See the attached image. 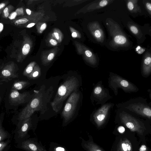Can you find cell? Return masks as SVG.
<instances>
[{"label":"cell","instance_id":"6da1fadb","mask_svg":"<svg viewBox=\"0 0 151 151\" xmlns=\"http://www.w3.org/2000/svg\"><path fill=\"white\" fill-rule=\"evenodd\" d=\"M79 85V81L75 77L67 79L58 88L53 101L51 103L53 110L58 112L61 109L64 101L73 91H75Z\"/></svg>","mask_w":151,"mask_h":151},{"label":"cell","instance_id":"7a4b0ae2","mask_svg":"<svg viewBox=\"0 0 151 151\" xmlns=\"http://www.w3.org/2000/svg\"><path fill=\"white\" fill-rule=\"evenodd\" d=\"M117 107L120 109H125L142 116L151 119V108L147 101L141 97L130 99L125 102L119 104Z\"/></svg>","mask_w":151,"mask_h":151},{"label":"cell","instance_id":"3957f363","mask_svg":"<svg viewBox=\"0 0 151 151\" xmlns=\"http://www.w3.org/2000/svg\"><path fill=\"white\" fill-rule=\"evenodd\" d=\"M106 24L111 37L109 44L111 47L116 49L129 46V40L116 22L109 19Z\"/></svg>","mask_w":151,"mask_h":151},{"label":"cell","instance_id":"277c9868","mask_svg":"<svg viewBox=\"0 0 151 151\" xmlns=\"http://www.w3.org/2000/svg\"><path fill=\"white\" fill-rule=\"evenodd\" d=\"M108 78L109 86L115 96L118 93V89L121 88L125 93L136 92L138 88L133 83L116 74L110 72Z\"/></svg>","mask_w":151,"mask_h":151},{"label":"cell","instance_id":"5b68a950","mask_svg":"<svg viewBox=\"0 0 151 151\" xmlns=\"http://www.w3.org/2000/svg\"><path fill=\"white\" fill-rule=\"evenodd\" d=\"M42 91L41 89L37 91L32 99L19 113L18 118L19 121L30 117L35 111L41 109L43 104Z\"/></svg>","mask_w":151,"mask_h":151},{"label":"cell","instance_id":"8992f818","mask_svg":"<svg viewBox=\"0 0 151 151\" xmlns=\"http://www.w3.org/2000/svg\"><path fill=\"white\" fill-rule=\"evenodd\" d=\"M117 113L121 122L131 131L142 134L143 127L139 121L136 117L121 109L118 110Z\"/></svg>","mask_w":151,"mask_h":151},{"label":"cell","instance_id":"52a82bcc","mask_svg":"<svg viewBox=\"0 0 151 151\" xmlns=\"http://www.w3.org/2000/svg\"><path fill=\"white\" fill-rule=\"evenodd\" d=\"M80 97L79 93L76 91L72 93L69 97L62 113L65 122H68L73 116Z\"/></svg>","mask_w":151,"mask_h":151},{"label":"cell","instance_id":"ba28073f","mask_svg":"<svg viewBox=\"0 0 151 151\" xmlns=\"http://www.w3.org/2000/svg\"><path fill=\"white\" fill-rule=\"evenodd\" d=\"M17 65L13 61L6 63L0 71V79L2 81H8L18 77Z\"/></svg>","mask_w":151,"mask_h":151},{"label":"cell","instance_id":"9c48e42d","mask_svg":"<svg viewBox=\"0 0 151 151\" xmlns=\"http://www.w3.org/2000/svg\"><path fill=\"white\" fill-rule=\"evenodd\" d=\"M114 104L112 103H108L102 106L94 113L93 118L94 122L99 127L102 125L107 119L110 110Z\"/></svg>","mask_w":151,"mask_h":151},{"label":"cell","instance_id":"30bf717a","mask_svg":"<svg viewBox=\"0 0 151 151\" xmlns=\"http://www.w3.org/2000/svg\"><path fill=\"white\" fill-rule=\"evenodd\" d=\"M93 98L97 104L103 105L111 98L108 90L99 82L95 86L92 93Z\"/></svg>","mask_w":151,"mask_h":151},{"label":"cell","instance_id":"8fae6325","mask_svg":"<svg viewBox=\"0 0 151 151\" xmlns=\"http://www.w3.org/2000/svg\"><path fill=\"white\" fill-rule=\"evenodd\" d=\"M28 93H20L17 90L12 89L9 96V102L14 105H17L24 103L28 96Z\"/></svg>","mask_w":151,"mask_h":151},{"label":"cell","instance_id":"7c38bea8","mask_svg":"<svg viewBox=\"0 0 151 151\" xmlns=\"http://www.w3.org/2000/svg\"><path fill=\"white\" fill-rule=\"evenodd\" d=\"M89 28L95 39L99 42H103L104 39V33L99 23L97 22H92L89 25Z\"/></svg>","mask_w":151,"mask_h":151},{"label":"cell","instance_id":"4fadbf2b","mask_svg":"<svg viewBox=\"0 0 151 151\" xmlns=\"http://www.w3.org/2000/svg\"><path fill=\"white\" fill-rule=\"evenodd\" d=\"M151 73V54L148 52H146L143 57L141 68V73L144 77H147Z\"/></svg>","mask_w":151,"mask_h":151},{"label":"cell","instance_id":"5bb4252c","mask_svg":"<svg viewBox=\"0 0 151 151\" xmlns=\"http://www.w3.org/2000/svg\"><path fill=\"white\" fill-rule=\"evenodd\" d=\"M27 37L24 38V40L19 51V53L17 58L18 62H22L30 50L31 45L29 43Z\"/></svg>","mask_w":151,"mask_h":151},{"label":"cell","instance_id":"9a60e30c","mask_svg":"<svg viewBox=\"0 0 151 151\" xmlns=\"http://www.w3.org/2000/svg\"><path fill=\"white\" fill-rule=\"evenodd\" d=\"M21 147L27 151H44L42 147L38 144L30 139L22 142Z\"/></svg>","mask_w":151,"mask_h":151},{"label":"cell","instance_id":"2e32d148","mask_svg":"<svg viewBox=\"0 0 151 151\" xmlns=\"http://www.w3.org/2000/svg\"><path fill=\"white\" fill-rule=\"evenodd\" d=\"M22 121V123L17 132L18 137L20 138H23L26 136L32 125L30 117Z\"/></svg>","mask_w":151,"mask_h":151},{"label":"cell","instance_id":"e0dca14e","mask_svg":"<svg viewBox=\"0 0 151 151\" xmlns=\"http://www.w3.org/2000/svg\"><path fill=\"white\" fill-rule=\"evenodd\" d=\"M138 0H129L127 1V8L131 13H137L141 12L140 7L138 4Z\"/></svg>","mask_w":151,"mask_h":151},{"label":"cell","instance_id":"ac0fdd59","mask_svg":"<svg viewBox=\"0 0 151 151\" xmlns=\"http://www.w3.org/2000/svg\"><path fill=\"white\" fill-rule=\"evenodd\" d=\"M127 26L130 31L137 38L140 39L142 37L143 34L139 27L132 22H129Z\"/></svg>","mask_w":151,"mask_h":151},{"label":"cell","instance_id":"d6986e66","mask_svg":"<svg viewBox=\"0 0 151 151\" xmlns=\"http://www.w3.org/2000/svg\"><path fill=\"white\" fill-rule=\"evenodd\" d=\"M119 149L120 151H132L131 144L127 139H123L120 142Z\"/></svg>","mask_w":151,"mask_h":151},{"label":"cell","instance_id":"ffe728a7","mask_svg":"<svg viewBox=\"0 0 151 151\" xmlns=\"http://www.w3.org/2000/svg\"><path fill=\"white\" fill-rule=\"evenodd\" d=\"M4 115V112L1 113L0 115V142L3 141L8 135L7 132L4 129L2 126Z\"/></svg>","mask_w":151,"mask_h":151},{"label":"cell","instance_id":"44dd1931","mask_svg":"<svg viewBox=\"0 0 151 151\" xmlns=\"http://www.w3.org/2000/svg\"><path fill=\"white\" fill-rule=\"evenodd\" d=\"M29 83L26 81H19L15 82L13 84L12 89L16 90H20L24 88Z\"/></svg>","mask_w":151,"mask_h":151},{"label":"cell","instance_id":"7402d4cb","mask_svg":"<svg viewBox=\"0 0 151 151\" xmlns=\"http://www.w3.org/2000/svg\"><path fill=\"white\" fill-rule=\"evenodd\" d=\"M41 75V70L37 65H35L32 72L27 77L30 79H34L38 78Z\"/></svg>","mask_w":151,"mask_h":151},{"label":"cell","instance_id":"603a6c76","mask_svg":"<svg viewBox=\"0 0 151 151\" xmlns=\"http://www.w3.org/2000/svg\"><path fill=\"white\" fill-rule=\"evenodd\" d=\"M84 146L88 151H104L99 146L92 142L85 144Z\"/></svg>","mask_w":151,"mask_h":151},{"label":"cell","instance_id":"cb8c5ba5","mask_svg":"<svg viewBox=\"0 0 151 151\" xmlns=\"http://www.w3.org/2000/svg\"><path fill=\"white\" fill-rule=\"evenodd\" d=\"M14 9V7L11 5L6 6L2 12V17L5 18L8 17Z\"/></svg>","mask_w":151,"mask_h":151},{"label":"cell","instance_id":"d4e9b609","mask_svg":"<svg viewBox=\"0 0 151 151\" xmlns=\"http://www.w3.org/2000/svg\"><path fill=\"white\" fill-rule=\"evenodd\" d=\"M35 65V63L34 62L30 63L24 70L23 75L27 77L33 70Z\"/></svg>","mask_w":151,"mask_h":151},{"label":"cell","instance_id":"484cf974","mask_svg":"<svg viewBox=\"0 0 151 151\" xmlns=\"http://www.w3.org/2000/svg\"><path fill=\"white\" fill-rule=\"evenodd\" d=\"M145 8L149 14H151V3L149 1H143Z\"/></svg>","mask_w":151,"mask_h":151},{"label":"cell","instance_id":"4316f807","mask_svg":"<svg viewBox=\"0 0 151 151\" xmlns=\"http://www.w3.org/2000/svg\"><path fill=\"white\" fill-rule=\"evenodd\" d=\"M9 140L0 142V151H3L10 142Z\"/></svg>","mask_w":151,"mask_h":151},{"label":"cell","instance_id":"83f0119b","mask_svg":"<svg viewBox=\"0 0 151 151\" xmlns=\"http://www.w3.org/2000/svg\"><path fill=\"white\" fill-rule=\"evenodd\" d=\"M9 3V1L6 0L0 3V15L2 13L4 9Z\"/></svg>","mask_w":151,"mask_h":151},{"label":"cell","instance_id":"f1b7e54d","mask_svg":"<svg viewBox=\"0 0 151 151\" xmlns=\"http://www.w3.org/2000/svg\"><path fill=\"white\" fill-rule=\"evenodd\" d=\"M145 50V49L143 48L140 46L138 45L135 48V51L138 54H141L143 53Z\"/></svg>","mask_w":151,"mask_h":151},{"label":"cell","instance_id":"f546056e","mask_svg":"<svg viewBox=\"0 0 151 151\" xmlns=\"http://www.w3.org/2000/svg\"><path fill=\"white\" fill-rule=\"evenodd\" d=\"M17 15H24L23 10L22 8H19L17 9L15 11Z\"/></svg>","mask_w":151,"mask_h":151},{"label":"cell","instance_id":"4dcf8cb0","mask_svg":"<svg viewBox=\"0 0 151 151\" xmlns=\"http://www.w3.org/2000/svg\"><path fill=\"white\" fill-rule=\"evenodd\" d=\"M17 16V13L15 11L14 12H12L10 14L8 17L10 19L13 20L14 19L16 18Z\"/></svg>","mask_w":151,"mask_h":151},{"label":"cell","instance_id":"1f68e13d","mask_svg":"<svg viewBox=\"0 0 151 151\" xmlns=\"http://www.w3.org/2000/svg\"><path fill=\"white\" fill-rule=\"evenodd\" d=\"M139 150V151H147V147L145 145H142L140 147Z\"/></svg>","mask_w":151,"mask_h":151},{"label":"cell","instance_id":"d6a6232c","mask_svg":"<svg viewBox=\"0 0 151 151\" xmlns=\"http://www.w3.org/2000/svg\"><path fill=\"white\" fill-rule=\"evenodd\" d=\"M54 54L53 53H51L49 54L48 55L47 59L48 61L52 60L54 57Z\"/></svg>","mask_w":151,"mask_h":151},{"label":"cell","instance_id":"836d02e7","mask_svg":"<svg viewBox=\"0 0 151 151\" xmlns=\"http://www.w3.org/2000/svg\"><path fill=\"white\" fill-rule=\"evenodd\" d=\"M118 130L120 133H122L124 132L125 129L123 126H120L118 127Z\"/></svg>","mask_w":151,"mask_h":151},{"label":"cell","instance_id":"e575fe53","mask_svg":"<svg viewBox=\"0 0 151 151\" xmlns=\"http://www.w3.org/2000/svg\"><path fill=\"white\" fill-rule=\"evenodd\" d=\"M55 151H66L65 149L63 147H58L54 149Z\"/></svg>","mask_w":151,"mask_h":151},{"label":"cell","instance_id":"d590c367","mask_svg":"<svg viewBox=\"0 0 151 151\" xmlns=\"http://www.w3.org/2000/svg\"><path fill=\"white\" fill-rule=\"evenodd\" d=\"M50 42L52 45L53 46H55L57 44V41L53 39H50Z\"/></svg>","mask_w":151,"mask_h":151},{"label":"cell","instance_id":"8d00e7d4","mask_svg":"<svg viewBox=\"0 0 151 151\" xmlns=\"http://www.w3.org/2000/svg\"><path fill=\"white\" fill-rule=\"evenodd\" d=\"M46 24L45 23H43L41 25L40 28V29L41 31L44 30L46 28Z\"/></svg>","mask_w":151,"mask_h":151},{"label":"cell","instance_id":"74e56055","mask_svg":"<svg viewBox=\"0 0 151 151\" xmlns=\"http://www.w3.org/2000/svg\"><path fill=\"white\" fill-rule=\"evenodd\" d=\"M52 35L57 40H59V36L58 33L57 32H54L52 34Z\"/></svg>","mask_w":151,"mask_h":151},{"label":"cell","instance_id":"f35d334b","mask_svg":"<svg viewBox=\"0 0 151 151\" xmlns=\"http://www.w3.org/2000/svg\"><path fill=\"white\" fill-rule=\"evenodd\" d=\"M35 24V23H30L26 26V27L27 28H30L33 27Z\"/></svg>","mask_w":151,"mask_h":151},{"label":"cell","instance_id":"ab89813d","mask_svg":"<svg viewBox=\"0 0 151 151\" xmlns=\"http://www.w3.org/2000/svg\"><path fill=\"white\" fill-rule=\"evenodd\" d=\"M26 13L28 15H30L32 14V12L31 10L28 9H26Z\"/></svg>","mask_w":151,"mask_h":151},{"label":"cell","instance_id":"60d3db41","mask_svg":"<svg viewBox=\"0 0 151 151\" xmlns=\"http://www.w3.org/2000/svg\"><path fill=\"white\" fill-rule=\"evenodd\" d=\"M4 63L3 61L0 60V70H1L4 67Z\"/></svg>","mask_w":151,"mask_h":151},{"label":"cell","instance_id":"b9f144b4","mask_svg":"<svg viewBox=\"0 0 151 151\" xmlns=\"http://www.w3.org/2000/svg\"><path fill=\"white\" fill-rule=\"evenodd\" d=\"M72 36L73 38H75L77 37V34L76 32H73L72 34Z\"/></svg>","mask_w":151,"mask_h":151},{"label":"cell","instance_id":"7bdbcfd3","mask_svg":"<svg viewBox=\"0 0 151 151\" xmlns=\"http://www.w3.org/2000/svg\"><path fill=\"white\" fill-rule=\"evenodd\" d=\"M3 29V25L1 23H0V33L2 31Z\"/></svg>","mask_w":151,"mask_h":151},{"label":"cell","instance_id":"ee69618b","mask_svg":"<svg viewBox=\"0 0 151 151\" xmlns=\"http://www.w3.org/2000/svg\"><path fill=\"white\" fill-rule=\"evenodd\" d=\"M1 97L0 96V104L1 103Z\"/></svg>","mask_w":151,"mask_h":151},{"label":"cell","instance_id":"f6af8a7d","mask_svg":"<svg viewBox=\"0 0 151 151\" xmlns=\"http://www.w3.org/2000/svg\"><path fill=\"white\" fill-rule=\"evenodd\" d=\"M3 84V83L2 82H0V86Z\"/></svg>","mask_w":151,"mask_h":151},{"label":"cell","instance_id":"bcb514c9","mask_svg":"<svg viewBox=\"0 0 151 151\" xmlns=\"http://www.w3.org/2000/svg\"><path fill=\"white\" fill-rule=\"evenodd\" d=\"M44 151H46V150H44Z\"/></svg>","mask_w":151,"mask_h":151}]
</instances>
